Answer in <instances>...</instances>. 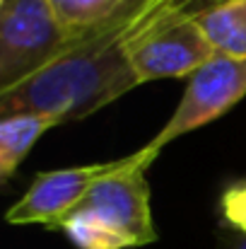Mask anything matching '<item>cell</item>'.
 Wrapping results in <instances>:
<instances>
[{"instance_id": "1", "label": "cell", "mask_w": 246, "mask_h": 249, "mask_svg": "<svg viewBox=\"0 0 246 249\" xmlns=\"http://www.w3.org/2000/svg\"><path fill=\"white\" fill-rule=\"evenodd\" d=\"M191 0H126L114 17L80 39L46 71L0 92V116L36 111L61 124L80 121L138 87L131 49L164 27L188 17Z\"/></svg>"}, {"instance_id": "2", "label": "cell", "mask_w": 246, "mask_h": 249, "mask_svg": "<svg viewBox=\"0 0 246 249\" xmlns=\"http://www.w3.org/2000/svg\"><path fill=\"white\" fill-rule=\"evenodd\" d=\"M157 155L145 145L123 158L121 167L99 179L53 230H61L78 249H133L157 242L145 177Z\"/></svg>"}, {"instance_id": "3", "label": "cell", "mask_w": 246, "mask_h": 249, "mask_svg": "<svg viewBox=\"0 0 246 249\" xmlns=\"http://www.w3.org/2000/svg\"><path fill=\"white\" fill-rule=\"evenodd\" d=\"M78 39L56 19L49 0H2L0 5V92L53 66Z\"/></svg>"}, {"instance_id": "4", "label": "cell", "mask_w": 246, "mask_h": 249, "mask_svg": "<svg viewBox=\"0 0 246 249\" xmlns=\"http://www.w3.org/2000/svg\"><path fill=\"white\" fill-rule=\"evenodd\" d=\"M246 97V61L215 56L198 68L186 85V92L164 124V128L148 143L157 153L166 143L220 119Z\"/></svg>"}, {"instance_id": "5", "label": "cell", "mask_w": 246, "mask_h": 249, "mask_svg": "<svg viewBox=\"0 0 246 249\" xmlns=\"http://www.w3.org/2000/svg\"><path fill=\"white\" fill-rule=\"evenodd\" d=\"M123 162L111 160V162H94V165H78L66 167V169H53V172H41L27 189V194L7 208L5 220L10 225H44L53 230L82 198L89 194V189L118 169Z\"/></svg>"}, {"instance_id": "6", "label": "cell", "mask_w": 246, "mask_h": 249, "mask_svg": "<svg viewBox=\"0 0 246 249\" xmlns=\"http://www.w3.org/2000/svg\"><path fill=\"white\" fill-rule=\"evenodd\" d=\"M215 56L217 53L198 22L193 17H181L179 22L138 41L131 49L128 61L138 83L143 85L164 78H191Z\"/></svg>"}, {"instance_id": "7", "label": "cell", "mask_w": 246, "mask_h": 249, "mask_svg": "<svg viewBox=\"0 0 246 249\" xmlns=\"http://www.w3.org/2000/svg\"><path fill=\"white\" fill-rule=\"evenodd\" d=\"M58 124L61 121L56 116L36 111L0 116V179H12V174L19 169L32 148L41 141V136Z\"/></svg>"}, {"instance_id": "8", "label": "cell", "mask_w": 246, "mask_h": 249, "mask_svg": "<svg viewBox=\"0 0 246 249\" xmlns=\"http://www.w3.org/2000/svg\"><path fill=\"white\" fill-rule=\"evenodd\" d=\"M215 53L246 61V0H227L198 15H191Z\"/></svg>"}, {"instance_id": "9", "label": "cell", "mask_w": 246, "mask_h": 249, "mask_svg": "<svg viewBox=\"0 0 246 249\" xmlns=\"http://www.w3.org/2000/svg\"><path fill=\"white\" fill-rule=\"evenodd\" d=\"M58 24L75 39L104 24L126 0H49Z\"/></svg>"}, {"instance_id": "10", "label": "cell", "mask_w": 246, "mask_h": 249, "mask_svg": "<svg viewBox=\"0 0 246 249\" xmlns=\"http://www.w3.org/2000/svg\"><path fill=\"white\" fill-rule=\"evenodd\" d=\"M220 208H222L225 223H227L234 232H239V235L246 237V179L232 184V186L222 194Z\"/></svg>"}, {"instance_id": "11", "label": "cell", "mask_w": 246, "mask_h": 249, "mask_svg": "<svg viewBox=\"0 0 246 249\" xmlns=\"http://www.w3.org/2000/svg\"><path fill=\"white\" fill-rule=\"evenodd\" d=\"M220 249H246V237L232 230L230 235L220 237Z\"/></svg>"}, {"instance_id": "12", "label": "cell", "mask_w": 246, "mask_h": 249, "mask_svg": "<svg viewBox=\"0 0 246 249\" xmlns=\"http://www.w3.org/2000/svg\"><path fill=\"white\" fill-rule=\"evenodd\" d=\"M220 2H227V0H191V2H188V17H191V15H198V12H203V10H210V7H215V5H220Z\"/></svg>"}]
</instances>
